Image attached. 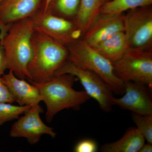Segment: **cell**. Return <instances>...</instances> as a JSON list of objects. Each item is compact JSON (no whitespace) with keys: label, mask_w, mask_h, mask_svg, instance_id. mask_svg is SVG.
Segmentation results:
<instances>
[{"label":"cell","mask_w":152,"mask_h":152,"mask_svg":"<svg viewBox=\"0 0 152 152\" xmlns=\"http://www.w3.org/2000/svg\"><path fill=\"white\" fill-rule=\"evenodd\" d=\"M77 80L69 74L55 75L43 83H35L28 79L37 88L42 101L46 106L47 122L50 123L58 113L64 109L79 110L81 106L91 99L85 91H77L73 88Z\"/></svg>","instance_id":"1"},{"label":"cell","mask_w":152,"mask_h":152,"mask_svg":"<svg viewBox=\"0 0 152 152\" xmlns=\"http://www.w3.org/2000/svg\"><path fill=\"white\" fill-rule=\"evenodd\" d=\"M32 45V56L28 65V79L38 83L48 81L67 61V48L35 30Z\"/></svg>","instance_id":"2"},{"label":"cell","mask_w":152,"mask_h":152,"mask_svg":"<svg viewBox=\"0 0 152 152\" xmlns=\"http://www.w3.org/2000/svg\"><path fill=\"white\" fill-rule=\"evenodd\" d=\"M34 27L31 18L15 23L0 39L8 64L18 78H28L27 67L32 56V38Z\"/></svg>","instance_id":"3"},{"label":"cell","mask_w":152,"mask_h":152,"mask_svg":"<svg viewBox=\"0 0 152 152\" xmlns=\"http://www.w3.org/2000/svg\"><path fill=\"white\" fill-rule=\"evenodd\" d=\"M67 48L69 52L68 60L76 66L99 76L116 94L124 93V82L114 74L112 62L100 54L84 40L80 38Z\"/></svg>","instance_id":"4"},{"label":"cell","mask_w":152,"mask_h":152,"mask_svg":"<svg viewBox=\"0 0 152 152\" xmlns=\"http://www.w3.org/2000/svg\"><path fill=\"white\" fill-rule=\"evenodd\" d=\"M114 74L123 82H132L152 88V52L129 48L112 63Z\"/></svg>","instance_id":"5"},{"label":"cell","mask_w":152,"mask_h":152,"mask_svg":"<svg viewBox=\"0 0 152 152\" xmlns=\"http://www.w3.org/2000/svg\"><path fill=\"white\" fill-rule=\"evenodd\" d=\"M127 11L124 20L129 48L152 52L151 5Z\"/></svg>","instance_id":"6"},{"label":"cell","mask_w":152,"mask_h":152,"mask_svg":"<svg viewBox=\"0 0 152 152\" xmlns=\"http://www.w3.org/2000/svg\"><path fill=\"white\" fill-rule=\"evenodd\" d=\"M62 74H69L75 77L90 98L97 101L103 111L107 113L111 111L113 92L99 76L76 66L68 60L55 75Z\"/></svg>","instance_id":"7"},{"label":"cell","mask_w":152,"mask_h":152,"mask_svg":"<svg viewBox=\"0 0 152 152\" xmlns=\"http://www.w3.org/2000/svg\"><path fill=\"white\" fill-rule=\"evenodd\" d=\"M34 29L66 46L82 38V33L73 20L40 10L31 18Z\"/></svg>","instance_id":"8"},{"label":"cell","mask_w":152,"mask_h":152,"mask_svg":"<svg viewBox=\"0 0 152 152\" xmlns=\"http://www.w3.org/2000/svg\"><path fill=\"white\" fill-rule=\"evenodd\" d=\"M43 112V109L39 104L31 107L23 116L19 118L12 125L10 136L25 138L31 145L38 143L43 135L56 137V133L54 132L53 128L47 126L41 119L40 115Z\"/></svg>","instance_id":"9"},{"label":"cell","mask_w":152,"mask_h":152,"mask_svg":"<svg viewBox=\"0 0 152 152\" xmlns=\"http://www.w3.org/2000/svg\"><path fill=\"white\" fill-rule=\"evenodd\" d=\"M45 0H3L0 2V39L11 26L21 20L31 18L43 9Z\"/></svg>","instance_id":"10"},{"label":"cell","mask_w":152,"mask_h":152,"mask_svg":"<svg viewBox=\"0 0 152 152\" xmlns=\"http://www.w3.org/2000/svg\"><path fill=\"white\" fill-rule=\"evenodd\" d=\"M123 97H113V105L142 115H152V88L145 85L125 82Z\"/></svg>","instance_id":"11"},{"label":"cell","mask_w":152,"mask_h":152,"mask_svg":"<svg viewBox=\"0 0 152 152\" xmlns=\"http://www.w3.org/2000/svg\"><path fill=\"white\" fill-rule=\"evenodd\" d=\"M124 14H100L81 39L94 48L105 40L120 32H124Z\"/></svg>","instance_id":"12"},{"label":"cell","mask_w":152,"mask_h":152,"mask_svg":"<svg viewBox=\"0 0 152 152\" xmlns=\"http://www.w3.org/2000/svg\"><path fill=\"white\" fill-rule=\"evenodd\" d=\"M3 83L20 106L38 105L42 101L39 91L32 84L24 79L18 78L12 71L4 74L1 77Z\"/></svg>","instance_id":"13"},{"label":"cell","mask_w":152,"mask_h":152,"mask_svg":"<svg viewBox=\"0 0 152 152\" xmlns=\"http://www.w3.org/2000/svg\"><path fill=\"white\" fill-rule=\"evenodd\" d=\"M145 139L136 127L129 128L119 140L101 147L102 152H139Z\"/></svg>","instance_id":"14"},{"label":"cell","mask_w":152,"mask_h":152,"mask_svg":"<svg viewBox=\"0 0 152 152\" xmlns=\"http://www.w3.org/2000/svg\"><path fill=\"white\" fill-rule=\"evenodd\" d=\"M110 1L81 0L78 12L73 21L81 32L82 38L99 15L102 7Z\"/></svg>","instance_id":"15"},{"label":"cell","mask_w":152,"mask_h":152,"mask_svg":"<svg viewBox=\"0 0 152 152\" xmlns=\"http://www.w3.org/2000/svg\"><path fill=\"white\" fill-rule=\"evenodd\" d=\"M94 48L113 63L122 57L129 47L124 32L122 31L115 34Z\"/></svg>","instance_id":"16"},{"label":"cell","mask_w":152,"mask_h":152,"mask_svg":"<svg viewBox=\"0 0 152 152\" xmlns=\"http://www.w3.org/2000/svg\"><path fill=\"white\" fill-rule=\"evenodd\" d=\"M81 1V0H52L45 12L73 21Z\"/></svg>","instance_id":"17"},{"label":"cell","mask_w":152,"mask_h":152,"mask_svg":"<svg viewBox=\"0 0 152 152\" xmlns=\"http://www.w3.org/2000/svg\"><path fill=\"white\" fill-rule=\"evenodd\" d=\"M152 0H111L101 8L100 14L117 15L139 7L152 5Z\"/></svg>","instance_id":"18"},{"label":"cell","mask_w":152,"mask_h":152,"mask_svg":"<svg viewBox=\"0 0 152 152\" xmlns=\"http://www.w3.org/2000/svg\"><path fill=\"white\" fill-rule=\"evenodd\" d=\"M31 106H16L8 103H0V126L6 122L18 119L22 114L28 112Z\"/></svg>","instance_id":"19"},{"label":"cell","mask_w":152,"mask_h":152,"mask_svg":"<svg viewBox=\"0 0 152 152\" xmlns=\"http://www.w3.org/2000/svg\"><path fill=\"white\" fill-rule=\"evenodd\" d=\"M132 118L145 140L152 144V115H142L132 113Z\"/></svg>","instance_id":"20"},{"label":"cell","mask_w":152,"mask_h":152,"mask_svg":"<svg viewBox=\"0 0 152 152\" xmlns=\"http://www.w3.org/2000/svg\"><path fill=\"white\" fill-rule=\"evenodd\" d=\"M98 146L96 142L92 139L82 140L76 144L74 148L75 152H96Z\"/></svg>","instance_id":"21"},{"label":"cell","mask_w":152,"mask_h":152,"mask_svg":"<svg viewBox=\"0 0 152 152\" xmlns=\"http://www.w3.org/2000/svg\"><path fill=\"white\" fill-rule=\"evenodd\" d=\"M15 99L10 92L7 87L0 79V103H13Z\"/></svg>","instance_id":"22"},{"label":"cell","mask_w":152,"mask_h":152,"mask_svg":"<svg viewBox=\"0 0 152 152\" xmlns=\"http://www.w3.org/2000/svg\"><path fill=\"white\" fill-rule=\"evenodd\" d=\"M7 69H8L7 62L4 49L0 45V79Z\"/></svg>","instance_id":"23"},{"label":"cell","mask_w":152,"mask_h":152,"mask_svg":"<svg viewBox=\"0 0 152 152\" xmlns=\"http://www.w3.org/2000/svg\"><path fill=\"white\" fill-rule=\"evenodd\" d=\"M152 144L148 143L144 144L139 152H152Z\"/></svg>","instance_id":"24"},{"label":"cell","mask_w":152,"mask_h":152,"mask_svg":"<svg viewBox=\"0 0 152 152\" xmlns=\"http://www.w3.org/2000/svg\"><path fill=\"white\" fill-rule=\"evenodd\" d=\"M52 1V0H45V6H44V9L43 10V11L44 12L46 11L47 9H48V7L49 4H50V3Z\"/></svg>","instance_id":"25"},{"label":"cell","mask_w":152,"mask_h":152,"mask_svg":"<svg viewBox=\"0 0 152 152\" xmlns=\"http://www.w3.org/2000/svg\"><path fill=\"white\" fill-rule=\"evenodd\" d=\"M3 0H0V2H1V1H2Z\"/></svg>","instance_id":"26"}]
</instances>
